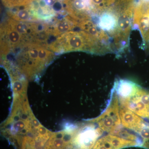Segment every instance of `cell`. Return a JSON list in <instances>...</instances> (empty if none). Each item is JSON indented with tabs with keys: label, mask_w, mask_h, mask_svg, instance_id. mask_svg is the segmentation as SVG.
Segmentation results:
<instances>
[{
	"label": "cell",
	"mask_w": 149,
	"mask_h": 149,
	"mask_svg": "<svg viewBox=\"0 0 149 149\" xmlns=\"http://www.w3.org/2000/svg\"><path fill=\"white\" fill-rule=\"evenodd\" d=\"M48 48L57 54L83 51L92 54H102L110 51L107 46L81 30H72L63 34L51 43Z\"/></svg>",
	"instance_id": "6da1fadb"
},
{
	"label": "cell",
	"mask_w": 149,
	"mask_h": 149,
	"mask_svg": "<svg viewBox=\"0 0 149 149\" xmlns=\"http://www.w3.org/2000/svg\"><path fill=\"white\" fill-rule=\"evenodd\" d=\"M17 63L26 74H35L43 69L54 58V52L40 44L31 43L19 48Z\"/></svg>",
	"instance_id": "7a4b0ae2"
},
{
	"label": "cell",
	"mask_w": 149,
	"mask_h": 149,
	"mask_svg": "<svg viewBox=\"0 0 149 149\" xmlns=\"http://www.w3.org/2000/svg\"><path fill=\"white\" fill-rule=\"evenodd\" d=\"M119 98L112 89L109 102L101 114L94 120L99 127L104 132L111 134L120 126L121 123Z\"/></svg>",
	"instance_id": "3957f363"
},
{
	"label": "cell",
	"mask_w": 149,
	"mask_h": 149,
	"mask_svg": "<svg viewBox=\"0 0 149 149\" xmlns=\"http://www.w3.org/2000/svg\"><path fill=\"white\" fill-rule=\"evenodd\" d=\"M119 100L120 105L149 120V90L138 85L130 96Z\"/></svg>",
	"instance_id": "277c9868"
},
{
	"label": "cell",
	"mask_w": 149,
	"mask_h": 149,
	"mask_svg": "<svg viewBox=\"0 0 149 149\" xmlns=\"http://www.w3.org/2000/svg\"><path fill=\"white\" fill-rule=\"evenodd\" d=\"M132 27L140 30L144 47H149V1L139 0L136 3Z\"/></svg>",
	"instance_id": "5b68a950"
},
{
	"label": "cell",
	"mask_w": 149,
	"mask_h": 149,
	"mask_svg": "<svg viewBox=\"0 0 149 149\" xmlns=\"http://www.w3.org/2000/svg\"><path fill=\"white\" fill-rule=\"evenodd\" d=\"M63 3L68 15L78 23L91 18L93 12L91 0H63Z\"/></svg>",
	"instance_id": "8992f818"
},
{
	"label": "cell",
	"mask_w": 149,
	"mask_h": 149,
	"mask_svg": "<svg viewBox=\"0 0 149 149\" xmlns=\"http://www.w3.org/2000/svg\"><path fill=\"white\" fill-rule=\"evenodd\" d=\"M104 131L99 127L91 125L83 128L73 137L76 149H91L102 136Z\"/></svg>",
	"instance_id": "52a82bcc"
},
{
	"label": "cell",
	"mask_w": 149,
	"mask_h": 149,
	"mask_svg": "<svg viewBox=\"0 0 149 149\" xmlns=\"http://www.w3.org/2000/svg\"><path fill=\"white\" fill-rule=\"evenodd\" d=\"M119 113L122 126L126 129L135 132L137 135L142 128L149 125V120L141 117L120 104Z\"/></svg>",
	"instance_id": "ba28073f"
},
{
	"label": "cell",
	"mask_w": 149,
	"mask_h": 149,
	"mask_svg": "<svg viewBox=\"0 0 149 149\" xmlns=\"http://www.w3.org/2000/svg\"><path fill=\"white\" fill-rule=\"evenodd\" d=\"M130 147H138V144L136 141L109 134L98 140L92 149H122Z\"/></svg>",
	"instance_id": "9c48e42d"
},
{
	"label": "cell",
	"mask_w": 149,
	"mask_h": 149,
	"mask_svg": "<svg viewBox=\"0 0 149 149\" xmlns=\"http://www.w3.org/2000/svg\"><path fill=\"white\" fill-rule=\"evenodd\" d=\"M100 15L98 26L113 38L117 28V15L116 13L111 7Z\"/></svg>",
	"instance_id": "30bf717a"
},
{
	"label": "cell",
	"mask_w": 149,
	"mask_h": 149,
	"mask_svg": "<svg viewBox=\"0 0 149 149\" xmlns=\"http://www.w3.org/2000/svg\"><path fill=\"white\" fill-rule=\"evenodd\" d=\"M31 4L9 8L7 12L9 18L16 21L23 22H38L33 14Z\"/></svg>",
	"instance_id": "8fae6325"
},
{
	"label": "cell",
	"mask_w": 149,
	"mask_h": 149,
	"mask_svg": "<svg viewBox=\"0 0 149 149\" xmlns=\"http://www.w3.org/2000/svg\"><path fill=\"white\" fill-rule=\"evenodd\" d=\"M78 23L68 15L60 19L57 20L54 26L51 27V35L55 37L72 31Z\"/></svg>",
	"instance_id": "7c38bea8"
},
{
	"label": "cell",
	"mask_w": 149,
	"mask_h": 149,
	"mask_svg": "<svg viewBox=\"0 0 149 149\" xmlns=\"http://www.w3.org/2000/svg\"><path fill=\"white\" fill-rule=\"evenodd\" d=\"M116 0H91L94 13L100 14L115 3Z\"/></svg>",
	"instance_id": "4fadbf2b"
},
{
	"label": "cell",
	"mask_w": 149,
	"mask_h": 149,
	"mask_svg": "<svg viewBox=\"0 0 149 149\" xmlns=\"http://www.w3.org/2000/svg\"><path fill=\"white\" fill-rule=\"evenodd\" d=\"M33 1L34 0H1L3 4L9 8L28 5Z\"/></svg>",
	"instance_id": "5bb4252c"
}]
</instances>
